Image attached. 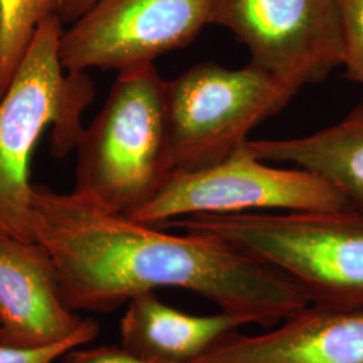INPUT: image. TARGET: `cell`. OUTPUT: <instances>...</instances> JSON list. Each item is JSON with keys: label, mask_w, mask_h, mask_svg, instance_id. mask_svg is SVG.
Listing matches in <instances>:
<instances>
[{"label": "cell", "mask_w": 363, "mask_h": 363, "mask_svg": "<svg viewBox=\"0 0 363 363\" xmlns=\"http://www.w3.org/2000/svg\"><path fill=\"white\" fill-rule=\"evenodd\" d=\"M345 77L363 91V0H339Z\"/></svg>", "instance_id": "cell-15"}, {"label": "cell", "mask_w": 363, "mask_h": 363, "mask_svg": "<svg viewBox=\"0 0 363 363\" xmlns=\"http://www.w3.org/2000/svg\"><path fill=\"white\" fill-rule=\"evenodd\" d=\"M191 363H363V303H310L271 331L234 333Z\"/></svg>", "instance_id": "cell-9"}, {"label": "cell", "mask_w": 363, "mask_h": 363, "mask_svg": "<svg viewBox=\"0 0 363 363\" xmlns=\"http://www.w3.org/2000/svg\"><path fill=\"white\" fill-rule=\"evenodd\" d=\"M74 194L130 216L174 172L166 81L154 64L118 72L103 109L78 142Z\"/></svg>", "instance_id": "cell-4"}, {"label": "cell", "mask_w": 363, "mask_h": 363, "mask_svg": "<svg viewBox=\"0 0 363 363\" xmlns=\"http://www.w3.org/2000/svg\"><path fill=\"white\" fill-rule=\"evenodd\" d=\"M33 232L52 257L70 311H113L139 295L178 288L250 325L272 327L310 304L294 281L218 238L166 233L34 186Z\"/></svg>", "instance_id": "cell-1"}, {"label": "cell", "mask_w": 363, "mask_h": 363, "mask_svg": "<svg viewBox=\"0 0 363 363\" xmlns=\"http://www.w3.org/2000/svg\"><path fill=\"white\" fill-rule=\"evenodd\" d=\"M295 94L253 64L229 69L203 62L166 81L174 171L206 167L232 155L249 142L250 130Z\"/></svg>", "instance_id": "cell-5"}, {"label": "cell", "mask_w": 363, "mask_h": 363, "mask_svg": "<svg viewBox=\"0 0 363 363\" xmlns=\"http://www.w3.org/2000/svg\"><path fill=\"white\" fill-rule=\"evenodd\" d=\"M0 345H7L6 331H4V328L1 327V323H0Z\"/></svg>", "instance_id": "cell-18"}, {"label": "cell", "mask_w": 363, "mask_h": 363, "mask_svg": "<svg viewBox=\"0 0 363 363\" xmlns=\"http://www.w3.org/2000/svg\"><path fill=\"white\" fill-rule=\"evenodd\" d=\"M84 322L64 304L54 262L43 245L19 240L0 242V323L9 346L58 343Z\"/></svg>", "instance_id": "cell-10"}, {"label": "cell", "mask_w": 363, "mask_h": 363, "mask_svg": "<svg viewBox=\"0 0 363 363\" xmlns=\"http://www.w3.org/2000/svg\"><path fill=\"white\" fill-rule=\"evenodd\" d=\"M351 208L330 182L308 169L273 167L249 142L218 163L174 171L130 220L150 226L203 214L253 211H331Z\"/></svg>", "instance_id": "cell-6"}, {"label": "cell", "mask_w": 363, "mask_h": 363, "mask_svg": "<svg viewBox=\"0 0 363 363\" xmlns=\"http://www.w3.org/2000/svg\"><path fill=\"white\" fill-rule=\"evenodd\" d=\"M1 35H3V9L0 1V46H1Z\"/></svg>", "instance_id": "cell-19"}, {"label": "cell", "mask_w": 363, "mask_h": 363, "mask_svg": "<svg viewBox=\"0 0 363 363\" xmlns=\"http://www.w3.org/2000/svg\"><path fill=\"white\" fill-rule=\"evenodd\" d=\"M62 363H155L121 347H96L89 350H79L78 347L67 351L61 358Z\"/></svg>", "instance_id": "cell-16"}, {"label": "cell", "mask_w": 363, "mask_h": 363, "mask_svg": "<svg viewBox=\"0 0 363 363\" xmlns=\"http://www.w3.org/2000/svg\"><path fill=\"white\" fill-rule=\"evenodd\" d=\"M249 148L269 163L308 169L363 210V103L337 124L308 136L255 140Z\"/></svg>", "instance_id": "cell-12"}, {"label": "cell", "mask_w": 363, "mask_h": 363, "mask_svg": "<svg viewBox=\"0 0 363 363\" xmlns=\"http://www.w3.org/2000/svg\"><path fill=\"white\" fill-rule=\"evenodd\" d=\"M214 25L230 30L250 64L294 93L343 64L339 0H220Z\"/></svg>", "instance_id": "cell-8"}, {"label": "cell", "mask_w": 363, "mask_h": 363, "mask_svg": "<svg viewBox=\"0 0 363 363\" xmlns=\"http://www.w3.org/2000/svg\"><path fill=\"white\" fill-rule=\"evenodd\" d=\"M3 35L0 46V99L7 91L40 22L58 11L60 0H0Z\"/></svg>", "instance_id": "cell-13"}, {"label": "cell", "mask_w": 363, "mask_h": 363, "mask_svg": "<svg viewBox=\"0 0 363 363\" xmlns=\"http://www.w3.org/2000/svg\"><path fill=\"white\" fill-rule=\"evenodd\" d=\"M220 0H97L60 40L67 72L154 64L214 25Z\"/></svg>", "instance_id": "cell-7"}, {"label": "cell", "mask_w": 363, "mask_h": 363, "mask_svg": "<svg viewBox=\"0 0 363 363\" xmlns=\"http://www.w3.org/2000/svg\"><path fill=\"white\" fill-rule=\"evenodd\" d=\"M97 0H60L58 11L62 23H74Z\"/></svg>", "instance_id": "cell-17"}, {"label": "cell", "mask_w": 363, "mask_h": 363, "mask_svg": "<svg viewBox=\"0 0 363 363\" xmlns=\"http://www.w3.org/2000/svg\"><path fill=\"white\" fill-rule=\"evenodd\" d=\"M218 238L320 304L363 303V210L203 214L157 226Z\"/></svg>", "instance_id": "cell-3"}, {"label": "cell", "mask_w": 363, "mask_h": 363, "mask_svg": "<svg viewBox=\"0 0 363 363\" xmlns=\"http://www.w3.org/2000/svg\"><path fill=\"white\" fill-rule=\"evenodd\" d=\"M64 23L58 13L40 22L0 99V242L35 241L30 166L39 139L54 128V154L77 147L81 113L93 99L85 72H67L60 58Z\"/></svg>", "instance_id": "cell-2"}, {"label": "cell", "mask_w": 363, "mask_h": 363, "mask_svg": "<svg viewBox=\"0 0 363 363\" xmlns=\"http://www.w3.org/2000/svg\"><path fill=\"white\" fill-rule=\"evenodd\" d=\"M247 325L245 318L229 312L199 316L179 311L148 292L128 303L120 337L124 349L147 361L191 363Z\"/></svg>", "instance_id": "cell-11"}, {"label": "cell", "mask_w": 363, "mask_h": 363, "mask_svg": "<svg viewBox=\"0 0 363 363\" xmlns=\"http://www.w3.org/2000/svg\"><path fill=\"white\" fill-rule=\"evenodd\" d=\"M100 327L94 319H85L77 331L58 343L39 347H15L0 345V363H55L67 351L88 343L97 337Z\"/></svg>", "instance_id": "cell-14"}]
</instances>
